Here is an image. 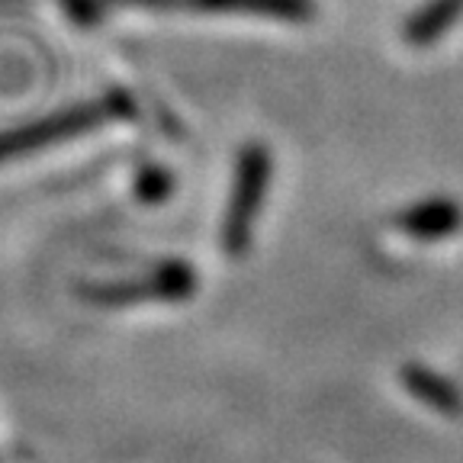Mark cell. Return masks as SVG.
<instances>
[{"label": "cell", "mask_w": 463, "mask_h": 463, "mask_svg": "<svg viewBox=\"0 0 463 463\" xmlns=\"http://www.w3.org/2000/svg\"><path fill=\"white\" fill-rule=\"evenodd\" d=\"M270 171H274V158H270V148L264 142H248L239 152L229 206H225L222 232H219L222 251L229 258H241L251 245L254 222L260 219L264 200H268Z\"/></svg>", "instance_id": "obj_2"}, {"label": "cell", "mask_w": 463, "mask_h": 463, "mask_svg": "<svg viewBox=\"0 0 463 463\" xmlns=\"http://www.w3.org/2000/svg\"><path fill=\"white\" fill-rule=\"evenodd\" d=\"M132 113H136L132 97L107 94V97H97V100L78 103V107L58 109V113L43 116L36 123L4 129L0 132V165L26 158V155H33V152H43L49 145H61V142H68V138L87 136V132L116 123V119H126V116H132Z\"/></svg>", "instance_id": "obj_1"}, {"label": "cell", "mask_w": 463, "mask_h": 463, "mask_svg": "<svg viewBox=\"0 0 463 463\" xmlns=\"http://www.w3.org/2000/svg\"><path fill=\"white\" fill-rule=\"evenodd\" d=\"M402 383L415 399H421V402L431 405V409H438V412H444V415L460 412V405H463L460 392H457L454 386L444 380V376L434 373V370L421 367V364H405V367H402Z\"/></svg>", "instance_id": "obj_7"}, {"label": "cell", "mask_w": 463, "mask_h": 463, "mask_svg": "<svg viewBox=\"0 0 463 463\" xmlns=\"http://www.w3.org/2000/svg\"><path fill=\"white\" fill-rule=\"evenodd\" d=\"M463 225V210L448 196H431V200H421L415 206H405L396 216V229L409 239L419 241H438L454 235Z\"/></svg>", "instance_id": "obj_4"}, {"label": "cell", "mask_w": 463, "mask_h": 463, "mask_svg": "<svg viewBox=\"0 0 463 463\" xmlns=\"http://www.w3.org/2000/svg\"><path fill=\"white\" fill-rule=\"evenodd\" d=\"M196 289V274L184 260H165L152 274L138 277V280H119L107 283V287H90L84 289L87 299L103 306H126V303H177V299H190Z\"/></svg>", "instance_id": "obj_3"}, {"label": "cell", "mask_w": 463, "mask_h": 463, "mask_svg": "<svg viewBox=\"0 0 463 463\" xmlns=\"http://www.w3.org/2000/svg\"><path fill=\"white\" fill-rule=\"evenodd\" d=\"M167 190H171V177H167L165 171L155 167V171L142 174V184H138V196H142V200H161Z\"/></svg>", "instance_id": "obj_8"}, {"label": "cell", "mask_w": 463, "mask_h": 463, "mask_svg": "<svg viewBox=\"0 0 463 463\" xmlns=\"http://www.w3.org/2000/svg\"><path fill=\"white\" fill-rule=\"evenodd\" d=\"M463 16V0H428L419 14H412L402 26V39L415 49L438 43L441 36H448L454 23Z\"/></svg>", "instance_id": "obj_6"}, {"label": "cell", "mask_w": 463, "mask_h": 463, "mask_svg": "<svg viewBox=\"0 0 463 463\" xmlns=\"http://www.w3.org/2000/svg\"><path fill=\"white\" fill-rule=\"evenodd\" d=\"M196 10V14H239V16H270V20H309L316 14L312 0H165V7Z\"/></svg>", "instance_id": "obj_5"}]
</instances>
